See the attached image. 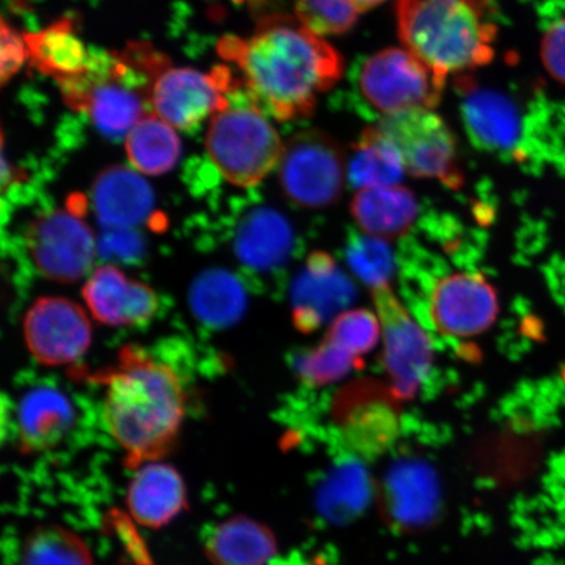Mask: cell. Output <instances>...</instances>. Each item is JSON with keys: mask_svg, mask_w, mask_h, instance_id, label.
I'll return each instance as SVG.
<instances>
[{"mask_svg": "<svg viewBox=\"0 0 565 565\" xmlns=\"http://www.w3.org/2000/svg\"><path fill=\"white\" fill-rule=\"evenodd\" d=\"M218 54L242 71L243 86L266 115L296 121L315 111L324 92L344 73L333 46L298 18L273 13L259 21L250 39L227 35Z\"/></svg>", "mask_w": 565, "mask_h": 565, "instance_id": "6da1fadb", "label": "cell"}, {"mask_svg": "<svg viewBox=\"0 0 565 565\" xmlns=\"http://www.w3.org/2000/svg\"><path fill=\"white\" fill-rule=\"evenodd\" d=\"M106 385L104 420L113 439L137 468L157 461L174 447L186 413V395L171 366L136 348L119 353Z\"/></svg>", "mask_w": 565, "mask_h": 565, "instance_id": "7a4b0ae2", "label": "cell"}, {"mask_svg": "<svg viewBox=\"0 0 565 565\" xmlns=\"http://www.w3.org/2000/svg\"><path fill=\"white\" fill-rule=\"evenodd\" d=\"M397 19L405 49L445 81L493 58L497 0H398Z\"/></svg>", "mask_w": 565, "mask_h": 565, "instance_id": "3957f363", "label": "cell"}, {"mask_svg": "<svg viewBox=\"0 0 565 565\" xmlns=\"http://www.w3.org/2000/svg\"><path fill=\"white\" fill-rule=\"evenodd\" d=\"M466 132L479 150L499 158L536 162L543 92L487 86L468 74L456 79Z\"/></svg>", "mask_w": 565, "mask_h": 565, "instance_id": "277c9868", "label": "cell"}, {"mask_svg": "<svg viewBox=\"0 0 565 565\" xmlns=\"http://www.w3.org/2000/svg\"><path fill=\"white\" fill-rule=\"evenodd\" d=\"M445 79L409 53L392 47L353 63L344 103L371 121L440 104Z\"/></svg>", "mask_w": 565, "mask_h": 565, "instance_id": "5b68a950", "label": "cell"}, {"mask_svg": "<svg viewBox=\"0 0 565 565\" xmlns=\"http://www.w3.org/2000/svg\"><path fill=\"white\" fill-rule=\"evenodd\" d=\"M282 147L279 134L243 84L230 95L228 108L211 117L206 150L232 185H258L279 166Z\"/></svg>", "mask_w": 565, "mask_h": 565, "instance_id": "8992f818", "label": "cell"}, {"mask_svg": "<svg viewBox=\"0 0 565 565\" xmlns=\"http://www.w3.org/2000/svg\"><path fill=\"white\" fill-rule=\"evenodd\" d=\"M345 160L337 141L320 130H302L287 140L279 161L282 194L295 206L321 210L341 200Z\"/></svg>", "mask_w": 565, "mask_h": 565, "instance_id": "52a82bcc", "label": "cell"}, {"mask_svg": "<svg viewBox=\"0 0 565 565\" xmlns=\"http://www.w3.org/2000/svg\"><path fill=\"white\" fill-rule=\"evenodd\" d=\"M379 130L398 148L409 174L458 189L463 177L454 132L429 109H415L383 119Z\"/></svg>", "mask_w": 565, "mask_h": 565, "instance_id": "ba28073f", "label": "cell"}, {"mask_svg": "<svg viewBox=\"0 0 565 565\" xmlns=\"http://www.w3.org/2000/svg\"><path fill=\"white\" fill-rule=\"evenodd\" d=\"M228 66L204 74L193 68L169 67L153 83L152 109L183 131L198 129L207 117L227 109L230 95L239 87Z\"/></svg>", "mask_w": 565, "mask_h": 565, "instance_id": "9c48e42d", "label": "cell"}, {"mask_svg": "<svg viewBox=\"0 0 565 565\" xmlns=\"http://www.w3.org/2000/svg\"><path fill=\"white\" fill-rule=\"evenodd\" d=\"M25 242L42 277L70 285L86 277L94 265V232L74 210H53L34 218Z\"/></svg>", "mask_w": 565, "mask_h": 565, "instance_id": "30bf717a", "label": "cell"}, {"mask_svg": "<svg viewBox=\"0 0 565 565\" xmlns=\"http://www.w3.org/2000/svg\"><path fill=\"white\" fill-rule=\"evenodd\" d=\"M333 420L349 454L374 458L392 447L399 434L398 399L391 388L363 381L338 395Z\"/></svg>", "mask_w": 565, "mask_h": 565, "instance_id": "8fae6325", "label": "cell"}, {"mask_svg": "<svg viewBox=\"0 0 565 565\" xmlns=\"http://www.w3.org/2000/svg\"><path fill=\"white\" fill-rule=\"evenodd\" d=\"M374 306L384 335L383 364L394 397L412 399L433 365V345L388 286L373 289Z\"/></svg>", "mask_w": 565, "mask_h": 565, "instance_id": "7c38bea8", "label": "cell"}, {"mask_svg": "<svg viewBox=\"0 0 565 565\" xmlns=\"http://www.w3.org/2000/svg\"><path fill=\"white\" fill-rule=\"evenodd\" d=\"M28 350L42 365L75 363L89 349L92 328L81 306L65 298H40L28 309L23 320Z\"/></svg>", "mask_w": 565, "mask_h": 565, "instance_id": "4fadbf2b", "label": "cell"}, {"mask_svg": "<svg viewBox=\"0 0 565 565\" xmlns=\"http://www.w3.org/2000/svg\"><path fill=\"white\" fill-rule=\"evenodd\" d=\"M381 511L399 532H419L439 518L440 480L426 459L402 456L388 466L380 486Z\"/></svg>", "mask_w": 565, "mask_h": 565, "instance_id": "5bb4252c", "label": "cell"}, {"mask_svg": "<svg viewBox=\"0 0 565 565\" xmlns=\"http://www.w3.org/2000/svg\"><path fill=\"white\" fill-rule=\"evenodd\" d=\"M498 315L497 289L477 273H456L437 279L428 295L429 321L445 337L482 334Z\"/></svg>", "mask_w": 565, "mask_h": 565, "instance_id": "9a60e30c", "label": "cell"}, {"mask_svg": "<svg viewBox=\"0 0 565 565\" xmlns=\"http://www.w3.org/2000/svg\"><path fill=\"white\" fill-rule=\"evenodd\" d=\"M355 298V287L329 253L310 254L306 267L296 279L294 323L302 333H312Z\"/></svg>", "mask_w": 565, "mask_h": 565, "instance_id": "2e32d148", "label": "cell"}, {"mask_svg": "<svg viewBox=\"0 0 565 565\" xmlns=\"http://www.w3.org/2000/svg\"><path fill=\"white\" fill-rule=\"evenodd\" d=\"M92 316L108 327H137L157 315L159 299L150 286L134 280L118 267H97L83 287Z\"/></svg>", "mask_w": 565, "mask_h": 565, "instance_id": "e0dca14e", "label": "cell"}, {"mask_svg": "<svg viewBox=\"0 0 565 565\" xmlns=\"http://www.w3.org/2000/svg\"><path fill=\"white\" fill-rule=\"evenodd\" d=\"M92 200L104 227L127 230L147 221L154 198L151 186L138 171L110 167L96 177Z\"/></svg>", "mask_w": 565, "mask_h": 565, "instance_id": "ac0fdd59", "label": "cell"}, {"mask_svg": "<svg viewBox=\"0 0 565 565\" xmlns=\"http://www.w3.org/2000/svg\"><path fill=\"white\" fill-rule=\"evenodd\" d=\"M373 483L360 457L348 454L335 459L316 487V510L330 525L351 524L370 505Z\"/></svg>", "mask_w": 565, "mask_h": 565, "instance_id": "d6986e66", "label": "cell"}, {"mask_svg": "<svg viewBox=\"0 0 565 565\" xmlns=\"http://www.w3.org/2000/svg\"><path fill=\"white\" fill-rule=\"evenodd\" d=\"M24 39L32 67L60 86L88 73L90 52L77 38L74 18H61L40 32L25 33Z\"/></svg>", "mask_w": 565, "mask_h": 565, "instance_id": "ffe728a7", "label": "cell"}, {"mask_svg": "<svg viewBox=\"0 0 565 565\" xmlns=\"http://www.w3.org/2000/svg\"><path fill=\"white\" fill-rule=\"evenodd\" d=\"M127 505L140 525L164 526L185 508V484L172 466L146 465L131 480Z\"/></svg>", "mask_w": 565, "mask_h": 565, "instance_id": "44dd1931", "label": "cell"}, {"mask_svg": "<svg viewBox=\"0 0 565 565\" xmlns=\"http://www.w3.org/2000/svg\"><path fill=\"white\" fill-rule=\"evenodd\" d=\"M74 423L66 395L53 387H35L20 401L19 437L28 450H49L58 445Z\"/></svg>", "mask_w": 565, "mask_h": 565, "instance_id": "7402d4cb", "label": "cell"}, {"mask_svg": "<svg viewBox=\"0 0 565 565\" xmlns=\"http://www.w3.org/2000/svg\"><path fill=\"white\" fill-rule=\"evenodd\" d=\"M351 214L365 235L398 238L412 228L418 204L408 189L398 185L360 189L351 202Z\"/></svg>", "mask_w": 565, "mask_h": 565, "instance_id": "603a6c76", "label": "cell"}, {"mask_svg": "<svg viewBox=\"0 0 565 565\" xmlns=\"http://www.w3.org/2000/svg\"><path fill=\"white\" fill-rule=\"evenodd\" d=\"M204 548L215 565H267L277 554V541L266 526L237 515L212 530Z\"/></svg>", "mask_w": 565, "mask_h": 565, "instance_id": "cb8c5ba5", "label": "cell"}, {"mask_svg": "<svg viewBox=\"0 0 565 565\" xmlns=\"http://www.w3.org/2000/svg\"><path fill=\"white\" fill-rule=\"evenodd\" d=\"M294 233L278 212L260 209L252 212L239 227L236 253L247 266L271 270L291 256Z\"/></svg>", "mask_w": 565, "mask_h": 565, "instance_id": "d4e9b609", "label": "cell"}, {"mask_svg": "<svg viewBox=\"0 0 565 565\" xmlns=\"http://www.w3.org/2000/svg\"><path fill=\"white\" fill-rule=\"evenodd\" d=\"M405 169L398 148L373 126L363 131L353 147L348 171L353 186L371 189L398 185Z\"/></svg>", "mask_w": 565, "mask_h": 565, "instance_id": "484cf974", "label": "cell"}, {"mask_svg": "<svg viewBox=\"0 0 565 565\" xmlns=\"http://www.w3.org/2000/svg\"><path fill=\"white\" fill-rule=\"evenodd\" d=\"M126 153L141 174L161 175L172 171L181 157V140L164 119L147 115L126 136Z\"/></svg>", "mask_w": 565, "mask_h": 565, "instance_id": "4316f807", "label": "cell"}, {"mask_svg": "<svg viewBox=\"0 0 565 565\" xmlns=\"http://www.w3.org/2000/svg\"><path fill=\"white\" fill-rule=\"evenodd\" d=\"M189 300L194 315L212 328L237 322L246 306L243 286L222 270L201 274L190 288Z\"/></svg>", "mask_w": 565, "mask_h": 565, "instance_id": "83f0119b", "label": "cell"}, {"mask_svg": "<svg viewBox=\"0 0 565 565\" xmlns=\"http://www.w3.org/2000/svg\"><path fill=\"white\" fill-rule=\"evenodd\" d=\"M20 565H94V561L79 535L51 525L35 530L26 540Z\"/></svg>", "mask_w": 565, "mask_h": 565, "instance_id": "f1b7e54d", "label": "cell"}, {"mask_svg": "<svg viewBox=\"0 0 565 565\" xmlns=\"http://www.w3.org/2000/svg\"><path fill=\"white\" fill-rule=\"evenodd\" d=\"M345 259L356 278L372 289L388 286L393 277V253L383 238L352 232L345 245Z\"/></svg>", "mask_w": 565, "mask_h": 565, "instance_id": "f546056e", "label": "cell"}, {"mask_svg": "<svg viewBox=\"0 0 565 565\" xmlns=\"http://www.w3.org/2000/svg\"><path fill=\"white\" fill-rule=\"evenodd\" d=\"M363 365L362 359L323 339L318 348L303 352L296 359V372L303 383L323 386L341 380L352 370Z\"/></svg>", "mask_w": 565, "mask_h": 565, "instance_id": "4dcf8cb0", "label": "cell"}, {"mask_svg": "<svg viewBox=\"0 0 565 565\" xmlns=\"http://www.w3.org/2000/svg\"><path fill=\"white\" fill-rule=\"evenodd\" d=\"M381 334L379 317L370 310L355 309L338 315L328 329L327 341L362 359L377 344Z\"/></svg>", "mask_w": 565, "mask_h": 565, "instance_id": "1f68e13d", "label": "cell"}, {"mask_svg": "<svg viewBox=\"0 0 565 565\" xmlns=\"http://www.w3.org/2000/svg\"><path fill=\"white\" fill-rule=\"evenodd\" d=\"M296 18L320 38L352 30L359 11L351 0H296Z\"/></svg>", "mask_w": 565, "mask_h": 565, "instance_id": "d6a6232c", "label": "cell"}, {"mask_svg": "<svg viewBox=\"0 0 565 565\" xmlns=\"http://www.w3.org/2000/svg\"><path fill=\"white\" fill-rule=\"evenodd\" d=\"M541 55L547 73L565 86V0H547L540 9Z\"/></svg>", "mask_w": 565, "mask_h": 565, "instance_id": "836d02e7", "label": "cell"}, {"mask_svg": "<svg viewBox=\"0 0 565 565\" xmlns=\"http://www.w3.org/2000/svg\"><path fill=\"white\" fill-rule=\"evenodd\" d=\"M0 35V83L6 86L7 82L23 67L28 58V49L24 34L21 35L6 19L2 20Z\"/></svg>", "mask_w": 565, "mask_h": 565, "instance_id": "e575fe53", "label": "cell"}, {"mask_svg": "<svg viewBox=\"0 0 565 565\" xmlns=\"http://www.w3.org/2000/svg\"><path fill=\"white\" fill-rule=\"evenodd\" d=\"M384 2L385 0H351V3L356 7L359 12L372 10Z\"/></svg>", "mask_w": 565, "mask_h": 565, "instance_id": "d590c367", "label": "cell"}, {"mask_svg": "<svg viewBox=\"0 0 565 565\" xmlns=\"http://www.w3.org/2000/svg\"><path fill=\"white\" fill-rule=\"evenodd\" d=\"M233 2L237 4L249 6L250 9L258 11L264 9V7L267 6L270 0H233Z\"/></svg>", "mask_w": 565, "mask_h": 565, "instance_id": "8d00e7d4", "label": "cell"}]
</instances>
